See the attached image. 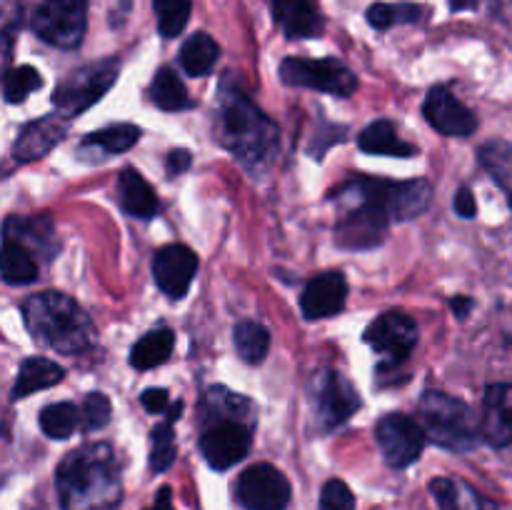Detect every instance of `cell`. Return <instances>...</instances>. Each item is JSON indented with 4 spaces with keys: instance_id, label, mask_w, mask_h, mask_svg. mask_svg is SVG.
Here are the masks:
<instances>
[{
    "instance_id": "33",
    "label": "cell",
    "mask_w": 512,
    "mask_h": 510,
    "mask_svg": "<svg viewBox=\"0 0 512 510\" xmlns=\"http://www.w3.org/2000/svg\"><path fill=\"white\" fill-rule=\"evenodd\" d=\"M80 425V410L73 403H53L40 410V428L48 438L65 440Z\"/></svg>"
},
{
    "instance_id": "32",
    "label": "cell",
    "mask_w": 512,
    "mask_h": 510,
    "mask_svg": "<svg viewBox=\"0 0 512 510\" xmlns=\"http://www.w3.org/2000/svg\"><path fill=\"white\" fill-rule=\"evenodd\" d=\"M365 18L375 30H388L393 25L418 23L423 18V8L418 3H373Z\"/></svg>"
},
{
    "instance_id": "34",
    "label": "cell",
    "mask_w": 512,
    "mask_h": 510,
    "mask_svg": "<svg viewBox=\"0 0 512 510\" xmlns=\"http://www.w3.org/2000/svg\"><path fill=\"white\" fill-rule=\"evenodd\" d=\"M158 15V30L163 38H175L185 30L190 20V0H153Z\"/></svg>"
},
{
    "instance_id": "36",
    "label": "cell",
    "mask_w": 512,
    "mask_h": 510,
    "mask_svg": "<svg viewBox=\"0 0 512 510\" xmlns=\"http://www.w3.org/2000/svg\"><path fill=\"white\" fill-rule=\"evenodd\" d=\"M0 85H3V98L8 103H23L30 93H35L43 85V78L30 65H20V68L8 70L3 80H0Z\"/></svg>"
},
{
    "instance_id": "12",
    "label": "cell",
    "mask_w": 512,
    "mask_h": 510,
    "mask_svg": "<svg viewBox=\"0 0 512 510\" xmlns=\"http://www.w3.org/2000/svg\"><path fill=\"white\" fill-rule=\"evenodd\" d=\"M363 338L383 358V365H400L418 345V325L403 310H388L368 325Z\"/></svg>"
},
{
    "instance_id": "4",
    "label": "cell",
    "mask_w": 512,
    "mask_h": 510,
    "mask_svg": "<svg viewBox=\"0 0 512 510\" xmlns=\"http://www.w3.org/2000/svg\"><path fill=\"white\" fill-rule=\"evenodd\" d=\"M425 438L453 453H470L480 443V425L465 400L443 390H425L418 403Z\"/></svg>"
},
{
    "instance_id": "13",
    "label": "cell",
    "mask_w": 512,
    "mask_h": 510,
    "mask_svg": "<svg viewBox=\"0 0 512 510\" xmlns=\"http://www.w3.org/2000/svg\"><path fill=\"white\" fill-rule=\"evenodd\" d=\"M375 440L393 468L413 465L423 455L425 443H428L423 425L405 413L383 415L375 425Z\"/></svg>"
},
{
    "instance_id": "27",
    "label": "cell",
    "mask_w": 512,
    "mask_h": 510,
    "mask_svg": "<svg viewBox=\"0 0 512 510\" xmlns=\"http://www.w3.org/2000/svg\"><path fill=\"white\" fill-rule=\"evenodd\" d=\"M360 150L370 155H390V158H410L415 155V148L410 143H403L395 133V125L390 120H375L363 133L358 135Z\"/></svg>"
},
{
    "instance_id": "19",
    "label": "cell",
    "mask_w": 512,
    "mask_h": 510,
    "mask_svg": "<svg viewBox=\"0 0 512 510\" xmlns=\"http://www.w3.org/2000/svg\"><path fill=\"white\" fill-rule=\"evenodd\" d=\"M345 298H348V283H345L343 273L328 270V273L315 275L305 285L303 295H300V310L308 320H323L338 315L343 310Z\"/></svg>"
},
{
    "instance_id": "21",
    "label": "cell",
    "mask_w": 512,
    "mask_h": 510,
    "mask_svg": "<svg viewBox=\"0 0 512 510\" xmlns=\"http://www.w3.org/2000/svg\"><path fill=\"white\" fill-rule=\"evenodd\" d=\"M5 238H13L23 243L33 253H45V258H53L58 245H55V230L48 215H35V218H20L10 215L3 223Z\"/></svg>"
},
{
    "instance_id": "41",
    "label": "cell",
    "mask_w": 512,
    "mask_h": 510,
    "mask_svg": "<svg viewBox=\"0 0 512 510\" xmlns=\"http://www.w3.org/2000/svg\"><path fill=\"white\" fill-rule=\"evenodd\" d=\"M140 403H143V408L148 410V413H163V410H168V390L165 388H148L143 390V395H140Z\"/></svg>"
},
{
    "instance_id": "10",
    "label": "cell",
    "mask_w": 512,
    "mask_h": 510,
    "mask_svg": "<svg viewBox=\"0 0 512 510\" xmlns=\"http://www.w3.org/2000/svg\"><path fill=\"white\" fill-rule=\"evenodd\" d=\"M310 398L315 408V425L328 433L350 420L360 408V395L345 375L338 370H320L310 378Z\"/></svg>"
},
{
    "instance_id": "38",
    "label": "cell",
    "mask_w": 512,
    "mask_h": 510,
    "mask_svg": "<svg viewBox=\"0 0 512 510\" xmlns=\"http://www.w3.org/2000/svg\"><path fill=\"white\" fill-rule=\"evenodd\" d=\"M110 400L103 393H88L83 400V410H80V423L88 430H100L110 423Z\"/></svg>"
},
{
    "instance_id": "42",
    "label": "cell",
    "mask_w": 512,
    "mask_h": 510,
    "mask_svg": "<svg viewBox=\"0 0 512 510\" xmlns=\"http://www.w3.org/2000/svg\"><path fill=\"white\" fill-rule=\"evenodd\" d=\"M190 163H193V158H190L188 150H183V148L170 150L168 160H165V170H168L170 178H175V175L185 173V170L190 168Z\"/></svg>"
},
{
    "instance_id": "29",
    "label": "cell",
    "mask_w": 512,
    "mask_h": 510,
    "mask_svg": "<svg viewBox=\"0 0 512 510\" xmlns=\"http://www.w3.org/2000/svg\"><path fill=\"white\" fill-rule=\"evenodd\" d=\"M220 55V45L208 33H195L180 48V65L193 78H205L215 68Z\"/></svg>"
},
{
    "instance_id": "15",
    "label": "cell",
    "mask_w": 512,
    "mask_h": 510,
    "mask_svg": "<svg viewBox=\"0 0 512 510\" xmlns=\"http://www.w3.org/2000/svg\"><path fill=\"white\" fill-rule=\"evenodd\" d=\"M425 120L433 125L438 133L448 135V138H468L478 130V118L473 110L465 103L455 98L453 90L448 85H435L428 90L423 103Z\"/></svg>"
},
{
    "instance_id": "25",
    "label": "cell",
    "mask_w": 512,
    "mask_h": 510,
    "mask_svg": "<svg viewBox=\"0 0 512 510\" xmlns=\"http://www.w3.org/2000/svg\"><path fill=\"white\" fill-rule=\"evenodd\" d=\"M430 493L438 500L440 510H495L490 500H485L473 485L455 478H435L430 483Z\"/></svg>"
},
{
    "instance_id": "26",
    "label": "cell",
    "mask_w": 512,
    "mask_h": 510,
    "mask_svg": "<svg viewBox=\"0 0 512 510\" xmlns=\"http://www.w3.org/2000/svg\"><path fill=\"white\" fill-rule=\"evenodd\" d=\"M0 275L8 285H28L38 278V260L33 250L13 238H5L0 245Z\"/></svg>"
},
{
    "instance_id": "18",
    "label": "cell",
    "mask_w": 512,
    "mask_h": 510,
    "mask_svg": "<svg viewBox=\"0 0 512 510\" xmlns=\"http://www.w3.org/2000/svg\"><path fill=\"white\" fill-rule=\"evenodd\" d=\"M65 135H68V118H63L60 113L30 120L15 138L13 158L18 163H33V160L45 158L55 145L63 143Z\"/></svg>"
},
{
    "instance_id": "35",
    "label": "cell",
    "mask_w": 512,
    "mask_h": 510,
    "mask_svg": "<svg viewBox=\"0 0 512 510\" xmlns=\"http://www.w3.org/2000/svg\"><path fill=\"white\" fill-rule=\"evenodd\" d=\"M175 453H178V448H175L173 423L165 420V423L155 425L153 433H150V470L165 473L173 465Z\"/></svg>"
},
{
    "instance_id": "23",
    "label": "cell",
    "mask_w": 512,
    "mask_h": 510,
    "mask_svg": "<svg viewBox=\"0 0 512 510\" xmlns=\"http://www.w3.org/2000/svg\"><path fill=\"white\" fill-rule=\"evenodd\" d=\"M65 370L60 368L55 360L50 358H25L20 363L18 378H15L13 390H10V400H23L28 395L38 393V390L53 388L63 380Z\"/></svg>"
},
{
    "instance_id": "7",
    "label": "cell",
    "mask_w": 512,
    "mask_h": 510,
    "mask_svg": "<svg viewBox=\"0 0 512 510\" xmlns=\"http://www.w3.org/2000/svg\"><path fill=\"white\" fill-rule=\"evenodd\" d=\"M30 28L55 48H78L88 28V0H40L30 18Z\"/></svg>"
},
{
    "instance_id": "24",
    "label": "cell",
    "mask_w": 512,
    "mask_h": 510,
    "mask_svg": "<svg viewBox=\"0 0 512 510\" xmlns=\"http://www.w3.org/2000/svg\"><path fill=\"white\" fill-rule=\"evenodd\" d=\"M140 140V128L133 123H118L100 128L95 133L85 135L83 145H80V155H93V158H108V155L125 153L133 148Z\"/></svg>"
},
{
    "instance_id": "40",
    "label": "cell",
    "mask_w": 512,
    "mask_h": 510,
    "mask_svg": "<svg viewBox=\"0 0 512 510\" xmlns=\"http://www.w3.org/2000/svg\"><path fill=\"white\" fill-rule=\"evenodd\" d=\"M453 208H455V213H458L460 218H465V220H473L475 215H478V203H475V195H473V190L468 188V185H463V188L455 193Z\"/></svg>"
},
{
    "instance_id": "30",
    "label": "cell",
    "mask_w": 512,
    "mask_h": 510,
    "mask_svg": "<svg viewBox=\"0 0 512 510\" xmlns=\"http://www.w3.org/2000/svg\"><path fill=\"white\" fill-rule=\"evenodd\" d=\"M150 100H153L160 110H168V113L188 110L190 105H193L180 75L175 73L173 68H168V65H163V68L155 73L153 83H150Z\"/></svg>"
},
{
    "instance_id": "39",
    "label": "cell",
    "mask_w": 512,
    "mask_h": 510,
    "mask_svg": "<svg viewBox=\"0 0 512 510\" xmlns=\"http://www.w3.org/2000/svg\"><path fill=\"white\" fill-rule=\"evenodd\" d=\"M320 510H355L353 490L343 480H328L320 493Z\"/></svg>"
},
{
    "instance_id": "44",
    "label": "cell",
    "mask_w": 512,
    "mask_h": 510,
    "mask_svg": "<svg viewBox=\"0 0 512 510\" xmlns=\"http://www.w3.org/2000/svg\"><path fill=\"white\" fill-rule=\"evenodd\" d=\"M148 510H173V505H170V488H160L158 500H155L153 508Z\"/></svg>"
},
{
    "instance_id": "28",
    "label": "cell",
    "mask_w": 512,
    "mask_h": 510,
    "mask_svg": "<svg viewBox=\"0 0 512 510\" xmlns=\"http://www.w3.org/2000/svg\"><path fill=\"white\" fill-rule=\"evenodd\" d=\"M175 335L168 328H155L145 333L130 350V365L138 370H150L163 365L173 355Z\"/></svg>"
},
{
    "instance_id": "31",
    "label": "cell",
    "mask_w": 512,
    "mask_h": 510,
    "mask_svg": "<svg viewBox=\"0 0 512 510\" xmlns=\"http://www.w3.org/2000/svg\"><path fill=\"white\" fill-rule=\"evenodd\" d=\"M235 350L250 365L263 363L270 350V333L258 320H240L233 330Z\"/></svg>"
},
{
    "instance_id": "45",
    "label": "cell",
    "mask_w": 512,
    "mask_h": 510,
    "mask_svg": "<svg viewBox=\"0 0 512 510\" xmlns=\"http://www.w3.org/2000/svg\"><path fill=\"white\" fill-rule=\"evenodd\" d=\"M505 193H508V203H510V210H512V190L510 188H503Z\"/></svg>"
},
{
    "instance_id": "14",
    "label": "cell",
    "mask_w": 512,
    "mask_h": 510,
    "mask_svg": "<svg viewBox=\"0 0 512 510\" xmlns=\"http://www.w3.org/2000/svg\"><path fill=\"white\" fill-rule=\"evenodd\" d=\"M235 498L245 510H285L290 503V483L275 465H250L235 483Z\"/></svg>"
},
{
    "instance_id": "17",
    "label": "cell",
    "mask_w": 512,
    "mask_h": 510,
    "mask_svg": "<svg viewBox=\"0 0 512 510\" xmlns=\"http://www.w3.org/2000/svg\"><path fill=\"white\" fill-rule=\"evenodd\" d=\"M478 425L480 440L493 448L512 445V383H490L485 388Z\"/></svg>"
},
{
    "instance_id": "22",
    "label": "cell",
    "mask_w": 512,
    "mask_h": 510,
    "mask_svg": "<svg viewBox=\"0 0 512 510\" xmlns=\"http://www.w3.org/2000/svg\"><path fill=\"white\" fill-rule=\"evenodd\" d=\"M118 200L120 208L133 218H153L158 213L160 203L155 190L150 188L148 180L138 173L135 168H123L118 175Z\"/></svg>"
},
{
    "instance_id": "2",
    "label": "cell",
    "mask_w": 512,
    "mask_h": 510,
    "mask_svg": "<svg viewBox=\"0 0 512 510\" xmlns=\"http://www.w3.org/2000/svg\"><path fill=\"white\" fill-rule=\"evenodd\" d=\"M63 510H115L123 500L118 455L108 443H85L60 460L55 470Z\"/></svg>"
},
{
    "instance_id": "6",
    "label": "cell",
    "mask_w": 512,
    "mask_h": 510,
    "mask_svg": "<svg viewBox=\"0 0 512 510\" xmlns=\"http://www.w3.org/2000/svg\"><path fill=\"white\" fill-rule=\"evenodd\" d=\"M120 73V63L115 58L85 63L83 68L65 75L53 90V105L63 118L85 113L90 105L98 103L105 93L115 85Z\"/></svg>"
},
{
    "instance_id": "37",
    "label": "cell",
    "mask_w": 512,
    "mask_h": 510,
    "mask_svg": "<svg viewBox=\"0 0 512 510\" xmlns=\"http://www.w3.org/2000/svg\"><path fill=\"white\" fill-rule=\"evenodd\" d=\"M480 163H483V168H488L495 183L505 185V175L512 168V145L505 140H490L480 148Z\"/></svg>"
},
{
    "instance_id": "20",
    "label": "cell",
    "mask_w": 512,
    "mask_h": 510,
    "mask_svg": "<svg viewBox=\"0 0 512 510\" xmlns=\"http://www.w3.org/2000/svg\"><path fill=\"white\" fill-rule=\"evenodd\" d=\"M273 18L290 40L318 38L323 33V15L313 0H270Z\"/></svg>"
},
{
    "instance_id": "43",
    "label": "cell",
    "mask_w": 512,
    "mask_h": 510,
    "mask_svg": "<svg viewBox=\"0 0 512 510\" xmlns=\"http://www.w3.org/2000/svg\"><path fill=\"white\" fill-rule=\"evenodd\" d=\"M450 308H453L455 318L465 320L470 315V310L475 308V300L470 295H455V298H450Z\"/></svg>"
},
{
    "instance_id": "8",
    "label": "cell",
    "mask_w": 512,
    "mask_h": 510,
    "mask_svg": "<svg viewBox=\"0 0 512 510\" xmlns=\"http://www.w3.org/2000/svg\"><path fill=\"white\" fill-rule=\"evenodd\" d=\"M280 80L285 85L323 90L338 98H350L358 90V75L338 58H285L280 63Z\"/></svg>"
},
{
    "instance_id": "3",
    "label": "cell",
    "mask_w": 512,
    "mask_h": 510,
    "mask_svg": "<svg viewBox=\"0 0 512 510\" xmlns=\"http://www.w3.org/2000/svg\"><path fill=\"white\" fill-rule=\"evenodd\" d=\"M23 318L35 343L63 355H80L98 340L88 313L70 295L45 290L23 303Z\"/></svg>"
},
{
    "instance_id": "1",
    "label": "cell",
    "mask_w": 512,
    "mask_h": 510,
    "mask_svg": "<svg viewBox=\"0 0 512 510\" xmlns=\"http://www.w3.org/2000/svg\"><path fill=\"white\" fill-rule=\"evenodd\" d=\"M213 120L215 140L228 153H233L250 173L265 170L278 155V125L250 100L233 73L225 75L220 83Z\"/></svg>"
},
{
    "instance_id": "5",
    "label": "cell",
    "mask_w": 512,
    "mask_h": 510,
    "mask_svg": "<svg viewBox=\"0 0 512 510\" xmlns=\"http://www.w3.org/2000/svg\"><path fill=\"white\" fill-rule=\"evenodd\" d=\"M330 200L343 205L338 225H335V243L345 250H370L380 245L388 235L390 215L383 205L358 188L353 178L330 193Z\"/></svg>"
},
{
    "instance_id": "9",
    "label": "cell",
    "mask_w": 512,
    "mask_h": 510,
    "mask_svg": "<svg viewBox=\"0 0 512 510\" xmlns=\"http://www.w3.org/2000/svg\"><path fill=\"white\" fill-rule=\"evenodd\" d=\"M355 183L363 193H368L370 198L378 200L385 210H388L390 220H410L418 218L420 213L430 208V200H433V185L425 178L415 180H383V178H370V175H355Z\"/></svg>"
},
{
    "instance_id": "11",
    "label": "cell",
    "mask_w": 512,
    "mask_h": 510,
    "mask_svg": "<svg viewBox=\"0 0 512 510\" xmlns=\"http://www.w3.org/2000/svg\"><path fill=\"white\" fill-rule=\"evenodd\" d=\"M208 428L200 435V453L210 468L228 470L250 453L253 420L248 418H205Z\"/></svg>"
},
{
    "instance_id": "16",
    "label": "cell",
    "mask_w": 512,
    "mask_h": 510,
    "mask_svg": "<svg viewBox=\"0 0 512 510\" xmlns=\"http://www.w3.org/2000/svg\"><path fill=\"white\" fill-rule=\"evenodd\" d=\"M195 273H198V255H195L188 245L170 243L153 255L155 285H158L168 298H185Z\"/></svg>"
}]
</instances>
